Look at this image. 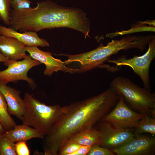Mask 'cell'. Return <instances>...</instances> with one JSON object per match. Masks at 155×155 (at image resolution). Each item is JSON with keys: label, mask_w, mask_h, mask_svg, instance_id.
Returning a JSON list of instances; mask_svg holds the SVG:
<instances>
[{"label": "cell", "mask_w": 155, "mask_h": 155, "mask_svg": "<svg viewBox=\"0 0 155 155\" xmlns=\"http://www.w3.org/2000/svg\"><path fill=\"white\" fill-rule=\"evenodd\" d=\"M119 96L111 88L96 96L71 103L42 139L45 155H58L62 142L96 124L113 108Z\"/></svg>", "instance_id": "1"}, {"label": "cell", "mask_w": 155, "mask_h": 155, "mask_svg": "<svg viewBox=\"0 0 155 155\" xmlns=\"http://www.w3.org/2000/svg\"><path fill=\"white\" fill-rule=\"evenodd\" d=\"M41 64L39 61L32 59L29 55L21 61L9 60L4 63L7 68L0 71V83L7 85L10 82L25 81L32 90H34L37 87V85L33 79L28 77L27 73L32 67Z\"/></svg>", "instance_id": "7"}, {"label": "cell", "mask_w": 155, "mask_h": 155, "mask_svg": "<svg viewBox=\"0 0 155 155\" xmlns=\"http://www.w3.org/2000/svg\"><path fill=\"white\" fill-rule=\"evenodd\" d=\"M12 1V0H0V19L6 25H9Z\"/></svg>", "instance_id": "21"}, {"label": "cell", "mask_w": 155, "mask_h": 155, "mask_svg": "<svg viewBox=\"0 0 155 155\" xmlns=\"http://www.w3.org/2000/svg\"><path fill=\"white\" fill-rule=\"evenodd\" d=\"M148 48L146 52L141 56H135L127 59L125 56L117 59H109L108 63L115 65V66H128L140 78L144 87L151 91L150 77V68L152 61L155 57V40L153 38L149 42Z\"/></svg>", "instance_id": "6"}, {"label": "cell", "mask_w": 155, "mask_h": 155, "mask_svg": "<svg viewBox=\"0 0 155 155\" xmlns=\"http://www.w3.org/2000/svg\"><path fill=\"white\" fill-rule=\"evenodd\" d=\"M0 123L6 131L12 129L16 123L7 111V104L0 92Z\"/></svg>", "instance_id": "18"}, {"label": "cell", "mask_w": 155, "mask_h": 155, "mask_svg": "<svg viewBox=\"0 0 155 155\" xmlns=\"http://www.w3.org/2000/svg\"><path fill=\"white\" fill-rule=\"evenodd\" d=\"M113 150L117 155H154L155 138L140 134L135 135L125 144Z\"/></svg>", "instance_id": "11"}, {"label": "cell", "mask_w": 155, "mask_h": 155, "mask_svg": "<svg viewBox=\"0 0 155 155\" xmlns=\"http://www.w3.org/2000/svg\"><path fill=\"white\" fill-rule=\"evenodd\" d=\"M23 24L27 31L38 32L46 29L66 28L90 37V22L86 13L78 8L62 6L50 0L38 2L34 7L24 11Z\"/></svg>", "instance_id": "2"}, {"label": "cell", "mask_w": 155, "mask_h": 155, "mask_svg": "<svg viewBox=\"0 0 155 155\" xmlns=\"http://www.w3.org/2000/svg\"><path fill=\"white\" fill-rule=\"evenodd\" d=\"M134 127L135 135L144 133H150L153 136L155 135V118L150 115H144L136 123Z\"/></svg>", "instance_id": "17"}, {"label": "cell", "mask_w": 155, "mask_h": 155, "mask_svg": "<svg viewBox=\"0 0 155 155\" xmlns=\"http://www.w3.org/2000/svg\"><path fill=\"white\" fill-rule=\"evenodd\" d=\"M143 46V40L140 38L129 36L119 40H113L105 46L88 52L75 55L61 54V55L68 58L63 61L65 65L74 62L79 63L80 66L78 72H82L101 67L112 55L121 50L135 48L141 50Z\"/></svg>", "instance_id": "3"}, {"label": "cell", "mask_w": 155, "mask_h": 155, "mask_svg": "<svg viewBox=\"0 0 155 155\" xmlns=\"http://www.w3.org/2000/svg\"><path fill=\"white\" fill-rule=\"evenodd\" d=\"M23 99L25 108L21 120L23 124L34 128L44 137L70 107V104L46 105L28 93Z\"/></svg>", "instance_id": "4"}, {"label": "cell", "mask_w": 155, "mask_h": 155, "mask_svg": "<svg viewBox=\"0 0 155 155\" xmlns=\"http://www.w3.org/2000/svg\"><path fill=\"white\" fill-rule=\"evenodd\" d=\"M143 115L133 111L126 104L123 98L119 96L113 109L101 120L118 127L131 128L134 127Z\"/></svg>", "instance_id": "9"}, {"label": "cell", "mask_w": 155, "mask_h": 155, "mask_svg": "<svg viewBox=\"0 0 155 155\" xmlns=\"http://www.w3.org/2000/svg\"><path fill=\"white\" fill-rule=\"evenodd\" d=\"M113 150L102 147L98 144H94L91 147L87 155H115Z\"/></svg>", "instance_id": "22"}, {"label": "cell", "mask_w": 155, "mask_h": 155, "mask_svg": "<svg viewBox=\"0 0 155 155\" xmlns=\"http://www.w3.org/2000/svg\"><path fill=\"white\" fill-rule=\"evenodd\" d=\"M25 49L26 52L32 59L45 65V68L43 73L45 75L50 76L54 72L59 71L70 73L78 72V69L67 67L63 61L53 57L52 53L42 51L37 46H25Z\"/></svg>", "instance_id": "10"}, {"label": "cell", "mask_w": 155, "mask_h": 155, "mask_svg": "<svg viewBox=\"0 0 155 155\" xmlns=\"http://www.w3.org/2000/svg\"><path fill=\"white\" fill-rule=\"evenodd\" d=\"M100 137V132L94 126L84 130L69 139L81 146H91L95 144H98Z\"/></svg>", "instance_id": "16"}, {"label": "cell", "mask_w": 155, "mask_h": 155, "mask_svg": "<svg viewBox=\"0 0 155 155\" xmlns=\"http://www.w3.org/2000/svg\"><path fill=\"white\" fill-rule=\"evenodd\" d=\"M1 135L9 138L14 142H26L33 138L42 139L44 137L42 134L34 128L23 124L16 125L12 129L5 131Z\"/></svg>", "instance_id": "15"}, {"label": "cell", "mask_w": 155, "mask_h": 155, "mask_svg": "<svg viewBox=\"0 0 155 155\" xmlns=\"http://www.w3.org/2000/svg\"><path fill=\"white\" fill-rule=\"evenodd\" d=\"M81 146L73 140L69 139L61 144L58 150V155H70L76 152Z\"/></svg>", "instance_id": "20"}, {"label": "cell", "mask_w": 155, "mask_h": 155, "mask_svg": "<svg viewBox=\"0 0 155 155\" xmlns=\"http://www.w3.org/2000/svg\"><path fill=\"white\" fill-rule=\"evenodd\" d=\"M94 127L100 135L98 144L110 149L113 150L121 147L135 135L131 128L118 127L101 120Z\"/></svg>", "instance_id": "8"}, {"label": "cell", "mask_w": 155, "mask_h": 155, "mask_svg": "<svg viewBox=\"0 0 155 155\" xmlns=\"http://www.w3.org/2000/svg\"><path fill=\"white\" fill-rule=\"evenodd\" d=\"M91 147L90 146H81L76 152L71 154L70 155H87Z\"/></svg>", "instance_id": "25"}, {"label": "cell", "mask_w": 155, "mask_h": 155, "mask_svg": "<svg viewBox=\"0 0 155 155\" xmlns=\"http://www.w3.org/2000/svg\"><path fill=\"white\" fill-rule=\"evenodd\" d=\"M0 35L15 38L25 46L45 47L49 46L45 40L40 38L36 32L34 31H26L20 33L10 27H7L0 25Z\"/></svg>", "instance_id": "14"}, {"label": "cell", "mask_w": 155, "mask_h": 155, "mask_svg": "<svg viewBox=\"0 0 155 155\" xmlns=\"http://www.w3.org/2000/svg\"><path fill=\"white\" fill-rule=\"evenodd\" d=\"M0 21H1V20H0Z\"/></svg>", "instance_id": "28"}, {"label": "cell", "mask_w": 155, "mask_h": 155, "mask_svg": "<svg viewBox=\"0 0 155 155\" xmlns=\"http://www.w3.org/2000/svg\"><path fill=\"white\" fill-rule=\"evenodd\" d=\"M26 142L20 141L15 144V149L17 155H30V150Z\"/></svg>", "instance_id": "23"}, {"label": "cell", "mask_w": 155, "mask_h": 155, "mask_svg": "<svg viewBox=\"0 0 155 155\" xmlns=\"http://www.w3.org/2000/svg\"><path fill=\"white\" fill-rule=\"evenodd\" d=\"M5 131V130L0 123V135L3 134Z\"/></svg>", "instance_id": "27"}, {"label": "cell", "mask_w": 155, "mask_h": 155, "mask_svg": "<svg viewBox=\"0 0 155 155\" xmlns=\"http://www.w3.org/2000/svg\"><path fill=\"white\" fill-rule=\"evenodd\" d=\"M25 46L15 38L0 35V52L9 60L19 61L26 58Z\"/></svg>", "instance_id": "13"}, {"label": "cell", "mask_w": 155, "mask_h": 155, "mask_svg": "<svg viewBox=\"0 0 155 155\" xmlns=\"http://www.w3.org/2000/svg\"><path fill=\"white\" fill-rule=\"evenodd\" d=\"M9 60L0 52V62H6Z\"/></svg>", "instance_id": "26"}, {"label": "cell", "mask_w": 155, "mask_h": 155, "mask_svg": "<svg viewBox=\"0 0 155 155\" xmlns=\"http://www.w3.org/2000/svg\"><path fill=\"white\" fill-rule=\"evenodd\" d=\"M110 87L131 108L143 115L155 118V94L141 88L128 78L123 76L115 77Z\"/></svg>", "instance_id": "5"}, {"label": "cell", "mask_w": 155, "mask_h": 155, "mask_svg": "<svg viewBox=\"0 0 155 155\" xmlns=\"http://www.w3.org/2000/svg\"><path fill=\"white\" fill-rule=\"evenodd\" d=\"M0 155H17L15 142L9 138L1 135Z\"/></svg>", "instance_id": "19"}, {"label": "cell", "mask_w": 155, "mask_h": 155, "mask_svg": "<svg viewBox=\"0 0 155 155\" xmlns=\"http://www.w3.org/2000/svg\"><path fill=\"white\" fill-rule=\"evenodd\" d=\"M0 92L6 102L9 114L21 120L24 112L25 104L24 99L20 96V91L0 83Z\"/></svg>", "instance_id": "12"}, {"label": "cell", "mask_w": 155, "mask_h": 155, "mask_svg": "<svg viewBox=\"0 0 155 155\" xmlns=\"http://www.w3.org/2000/svg\"><path fill=\"white\" fill-rule=\"evenodd\" d=\"M31 3L30 0H12L11 7L15 9H27L30 7Z\"/></svg>", "instance_id": "24"}]
</instances>
